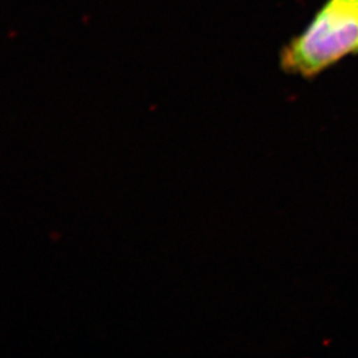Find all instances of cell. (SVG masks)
<instances>
[{
    "label": "cell",
    "mask_w": 358,
    "mask_h": 358,
    "mask_svg": "<svg viewBox=\"0 0 358 358\" xmlns=\"http://www.w3.org/2000/svg\"><path fill=\"white\" fill-rule=\"evenodd\" d=\"M358 55V0H326L304 31L280 50V69L311 79Z\"/></svg>",
    "instance_id": "obj_1"
}]
</instances>
